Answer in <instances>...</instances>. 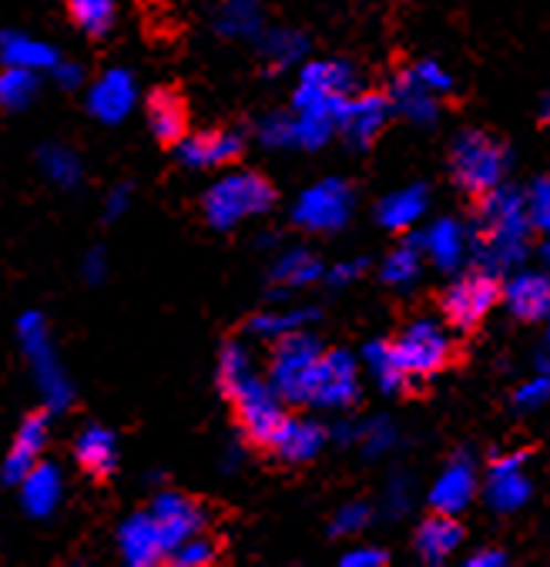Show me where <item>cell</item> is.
Instances as JSON below:
<instances>
[{"label":"cell","mask_w":550,"mask_h":567,"mask_svg":"<svg viewBox=\"0 0 550 567\" xmlns=\"http://www.w3.org/2000/svg\"><path fill=\"white\" fill-rule=\"evenodd\" d=\"M530 229L533 225L527 212V195H520L510 185H497L487 195H480L474 256L487 272H507L510 266H520V259L527 256Z\"/></svg>","instance_id":"obj_1"},{"label":"cell","mask_w":550,"mask_h":567,"mask_svg":"<svg viewBox=\"0 0 550 567\" xmlns=\"http://www.w3.org/2000/svg\"><path fill=\"white\" fill-rule=\"evenodd\" d=\"M269 205L272 185L256 172H226L205 192V218L222 233L269 212Z\"/></svg>","instance_id":"obj_2"},{"label":"cell","mask_w":550,"mask_h":567,"mask_svg":"<svg viewBox=\"0 0 550 567\" xmlns=\"http://www.w3.org/2000/svg\"><path fill=\"white\" fill-rule=\"evenodd\" d=\"M319 360H322L319 339L295 329V332L282 336L276 343V350H272V367H269L272 377H269V383L279 390V396L286 403H309Z\"/></svg>","instance_id":"obj_3"},{"label":"cell","mask_w":550,"mask_h":567,"mask_svg":"<svg viewBox=\"0 0 550 567\" xmlns=\"http://www.w3.org/2000/svg\"><path fill=\"white\" fill-rule=\"evenodd\" d=\"M450 172L464 192L487 195L490 188L504 185L507 155L484 132H464V135H457V142L450 148Z\"/></svg>","instance_id":"obj_4"},{"label":"cell","mask_w":550,"mask_h":567,"mask_svg":"<svg viewBox=\"0 0 550 567\" xmlns=\"http://www.w3.org/2000/svg\"><path fill=\"white\" fill-rule=\"evenodd\" d=\"M226 390H229V396L236 403V413H239L249 440L272 446V440L279 436L282 423L289 420L286 410H282L286 400L279 396V390L272 383L259 380L256 370L239 377V380H232V383H226Z\"/></svg>","instance_id":"obj_5"},{"label":"cell","mask_w":550,"mask_h":567,"mask_svg":"<svg viewBox=\"0 0 550 567\" xmlns=\"http://www.w3.org/2000/svg\"><path fill=\"white\" fill-rule=\"evenodd\" d=\"M18 339L21 347L31 360V370H34V383L44 396V403L51 410H64L71 403V383H68V373L61 370V360L51 347L48 339V326H44V316L41 312H24L21 322H18Z\"/></svg>","instance_id":"obj_6"},{"label":"cell","mask_w":550,"mask_h":567,"mask_svg":"<svg viewBox=\"0 0 550 567\" xmlns=\"http://www.w3.org/2000/svg\"><path fill=\"white\" fill-rule=\"evenodd\" d=\"M353 215V192L340 178H325L295 198L292 218L309 233H336Z\"/></svg>","instance_id":"obj_7"},{"label":"cell","mask_w":550,"mask_h":567,"mask_svg":"<svg viewBox=\"0 0 550 567\" xmlns=\"http://www.w3.org/2000/svg\"><path fill=\"white\" fill-rule=\"evenodd\" d=\"M393 347H396V357H399L406 377H433L450 360V336L433 319L409 322Z\"/></svg>","instance_id":"obj_8"},{"label":"cell","mask_w":550,"mask_h":567,"mask_svg":"<svg viewBox=\"0 0 550 567\" xmlns=\"http://www.w3.org/2000/svg\"><path fill=\"white\" fill-rule=\"evenodd\" d=\"M360 396V380H356V360L346 350H329L322 353L319 367H315V380H312V400L315 406L325 410H343L350 403H356Z\"/></svg>","instance_id":"obj_9"},{"label":"cell","mask_w":550,"mask_h":567,"mask_svg":"<svg viewBox=\"0 0 550 567\" xmlns=\"http://www.w3.org/2000/svg\"><path fill=\"white\" fill-rule=\"evenodd\" d=\"M497 299H500V289H497L494 272H474V276L457 279V282L447 289V296H444V312H447L450 326H457V329H474V326L494 309Z\"/></svg>","instance_id":"obj_10"},{"label":"cell","mask_w":550,"mask_h":567,"mask_svg":"<svg viewBox=\"0 0 550 567\" xmlns=\"http://www.w3.org/2000/svg\"><path fill=\"white\" fill-rule=\"evenodd\" d=\"M523 464H527L523 453H507V457L494 461L490 477L484 484V497H487L490 511L513 514L530 501V481L523 474Z\"/></svg>","instance_id":"obj_11"},{"label":"cell","mask_w":550,"mask_h":567,"mask_svg":"<svg viewBox=\"0 0 550 567\" xmlns=\"http://www.w3.org/2000/svg\"><path fill=\"white\" fill-rule=\"evenodd\" d=\"M135 97H138L135 94V78L128 71L115 68V71H104L91 84V91H87V111H91L97 122H104V125H118V122H125L132 115Z\"/></svg>","instance_id":"obj_12"},{"label":"cell","mask_w":550,"mask_h":567,"mask_svg":"<svg viewBox=\"0 0 550 567\" xmlns=\"http://www.w3.org/2000/svg\"><path fill=\"white\" fill-rule=\"evenodd\" d=\"M118 550H122V557H125L128 567H152L165 554H172L152 511L148 514H132L118 527Z\"/></svg>","instance_id":"obj_13"},{"label":"cell","mask_w":550,"mask_h":567,"mask_svg":"<svg viewBox=\"0 0 550 567\" xmlns=\"http://www.w3.org/2000/svg\"><path fill=\"white\" fill-rule=\"evenodd\" d=\"M393 101H386L383 94H360V97H346L343 111H340V132L346 135V142L353 148H366L386 125Z\"/></svg>","instance_id":"obj_14"},{"label":"cell","mask_w":550,"mask_h":567,"mask_svg":"<svg viewBox=\"0 0 550 567\" xmlns=\"http://www.w3.org/2000/svg\"><path fill=\"white\" fill-rule=\"evenodd\" d=\"M152 514H155V520H158V527H162V534H165L168 550H175L181 540L201 534V527H205L201 507H198L191 497L175 494V491L158 494V497L152 501Z\"/></svg>","instance_id":"obj_15"},{"label":"cell","mask_w":550,"mask_h":567,"mask_svg":"<svg viewBox=\"0 0 550 567\" xmlns=\"http://www.w3.org/2000/svg\"><path fill=\"white\" fill-rule=\"evenodd\" d=\"M474 494H477V471L467 457H457L444 467V474H439L436 484L429 487V504H433V511L460 514L464 507H470Z\"/></svg>","instance_id":"obj_16"},{"label":"cell","mask_w":550,"mask_h":567,"mask_svg":"<svg viewBox=\"0 0 550 567\" xmlns=\"http://www.w3.org/2000/svg\"><path fill=\"white\" fill-rule=\"evenodd\" d=\"M419 243H423L426 259H429L436 269H444V272L460 269V262H464V256H467V249H470L467 229H464L460 221H454V218H436V221L429 225V229L419 236Z\"/></svg>","instance_id":"obj_17"},{"label":"cell","mask_w":550,"mask_h":567,"mask_svg":"<svg viewBox=\"0 0 550 567\" xmlns=\"http://www.w3.org/2000/svg\"><path fill=\"white\" fill-rule=\"evenodd\" d=\"M504 302L510 309V316L517 319H547L550 312V276L543 272H517L510 276V282L504 286Z\"/></svg>","instance_id":"obj_18"},{"label":"cell","mask_w":550,"mask_h":567,"mask_svg":"<svg viewBox=\"0 0 550 567\" xmlns=\"http://www.w3.org/2000/svg\"><path fill=\"white\" fill-rule=\"evenodd\" d=\"M242 155V138L232 132H211V135H188L178 142V158L188 168H222Z\"/></svg>","instance_id":"obj_19"},{"label":"cell","mask_w":550,"mask_h":567,"mask_svg":"<svg viewBox=\"0 0 550 567\" xmlns=\"http://www.w3.org/2000/svg\"><path fill=\"white\" fill-rule=\"evenodd\" d=\"M457 514H444V511H433V517H426L416 527V554L426 564H444L464 540V527L454 520Z\"/></svg>","instance_id":"obj_20"},{"label":"cell","mask_w":550,"mask_h":567,"mask_svg":"<svg viewBox=\"0 0 550 567\" xmlns=\"http://www.w3.org/2000/svg\"><path fill=\"white\" fill-rule=\"evenodd\" d=\"M18 491H21V507L31 517H51L61 504L64 481H61V471L54 464H34L24 474V481L18 484Z\"/></svg>","instance_id":"obj_21"},{"label":"cell","mask_w":550,"mask_h":567,"mask_svg":"<svg viewBox=\"0 0 550 567\" xmlns=\"http://www.w3.org/2000/svg\"><path fill=\"white\" fill-rule=\"evenodd\" d=\"M44 443H48V416L34 413L21 423L18 436H14V446L4 461V484L24 481V474L38 464V453L44 450Z\"/></svg>","instance_id":"obj_22"},{"label":"cell","mask_w":550,"mask_h":567,"mask_svg":"<svg viewBox=\"0 0 550 567\" xmlns=\"http://www.w3.org/2000/svg\"><path fill=\"white\" fill-rule=\"evenodd\" d=\"M325 446V430L312 420H286L279 436L272 440L276 457L286 464H305Z\"/></svg>","instance_id":"obj_23"},{"label":"cell","mask_w":550,"mask_h":567,"mask_svg":"<svg viewBox=\"0 0 550 567\" xmlns=\"http://www.w3.org/2000/svg\"><path fill=\"white\" fill-rule=\"evenodd\" d=\"M74 461L81 464V471L94 474V477H107L118 464V440L112 430L104 426H87L77 433L74 440Z\"/></svg>","instance_id":"obj_24"},{"label":"cell","mask_w":550,"mask_h":567,"mask_svg":"<svg viewBox=\"0 0 550 567\" xmlns=\"http://www.w3.org/2000/svg\"><path fill=\"white\" fill-rule=\"evenodd\" d=\"M423 215H426V188L423 185H406L399 192H390L376 205V221L390 233H409Z\"/></svg>","instance_id":"obj_25"},{"label":"cell","mask_w":550,"mask_h":567,"mask_svg":"<svg viewBox=\"0 0 550 567\" xmlns=\"http://www.w3.org/2000/svg\"><path fill=\"white\" fill-rule=\"evenodd\" d=\"M390 101H393V107L399 111V115L406 122H413V125H433L436 122V111H439L436 94L426 84H419L409 71L393 84V97Z\"/></svg>","instance_id":"obj_26"},{"label":"cell","mask_w":550,"mask_h":567,"mask_svg":"<svg viewBox=\"0 0 550 567\" xmlns=\"http://www.w3.org/2000/svg\"><path fill=\"white\" fill-rule=\"evenodd\" d=\"M0 58H4V68H28V71H48L58 64V54L51 44L34 41L18 31L4 34V41H0Z\"/></svg>","instance_id":"obj_27"},{"label":"cell","mask_w":550,"mask_h":567,"mask_svg":"<svg viewBox=\"0 0 550 567\" xmlns=\"http://www.w3.org/2000/svg\"><path fill=\"white\" fill-rule=\"evenodd\" d=\"M148 128L165 145L185 138V104L172 91L152 94V101H148Z\"/></svg>","instance_id":"obj_28"},{"label":"cell","mask_w":550,"mask_h":567,"mask_svg":"<svg viewBox=\"0 0 550 567\" xmlns=\"http://www.w3.org/2000/svg\"><path fill=\"white\" fill-rule=\"evenodd\" d=\"M363 360H366V370L373 373V383L383 390V393H399L403 386H406V370H403V363H399V357H396V347L393 343H370L366 347V353H363Z\"/></svg>","instance_id":"obj_29"},{"label":"cell","mask_w":550,"mask_h":567,"mask_svg":"<svg viewBox=\"0 0 550 567\" xmlns=\"http://www.w3.org/2000/svg\"><path fill=\"white\" fill-rule=\"evenodd\" d=\"M322 276H325L322 262H319L312 252H305V249H289V252H282V256L276 259V266H272V282L289 286V289L312 286V282H319Z\"/></svg>","instance_id":"obj_30"},{"label":"cell","mask_w":550,"mask_h":567,"mask_svg":"<svg viewBox=\"0 0 550 567\" xmlns=\"http://www.w3.org/2000/svg\"><path fill=\"white\" fill-rule=\"evenodd\" d=\"M262 28V11L256 0H226L218 8V31L229 38H252Z\"/></svg>","instance_id":"obj_31"},{"label":"cell","mask_w":550,"mask_h":567,"mask_svg":"<svg viewBox=\"0 0 550 567\" xmlns=\"http://www.w3.org/2000/svg\"><path fill=\"white\" fill-rule=\"evenodd\" d=\"M299 81L305 84H315L322 91H333V94H350L353 84H356V74L346 61H312L302 68Z\"/></svg>","instance_id":"obj_32"},{"label":"cell","mask_w":550,"mask_h":567,"mask_svg":"<svg viewBox=\"0 0 550 567\" xmlns=\"http://www.w3.org/2000/svg\"><path fill=\"white\" fill-rule=\"evenodd\" d=\"M423 243H419V236H413L406 246H399V249H393L386 259H383V279L390 282V286H409L416 276H419V266H423Z\"/></svg>","instance_id":"obj_33"},{"label":"cell","mask_w":550,"mask_h":567,"mask_svg":"<svg viewBox=\"0 0 550 567\" xmlns=\"http://www.w3.org/2000/svg\"><path fill=\"white\" fill-rule=\"evenodd\" d=\"M319 312L315 309H286V312H262L252 319V336L259 339H272V343H279L282 336L302 329L305 322H312Z\"/></svg>","instance_id":"obj_34"},{"label":"cell","mask_w":550,"mask_h":567,"mask_svg":"<svg viewBox=\"0 0 550 567\" xmlns=\"http://www.w3.org/2000/svg\"><path fill=\"white\" fill-rule=\"evenodd\" d=\"M41 168L51 178V185H58V188H74L81 182V175H84L81 158L71 148H61V145L41 148Z\"/></svg>","instance_id":"obj_35"},{"label":"cell","mask_w":550,"mask_h":567,"mask_svg":"<svg viewBox=\"0 0 550 567\" xmlns=\"http://www.w3.org/2000/svg\"><path fill=\"white\" fill-rule=\"evenodd\" d=\"M68 11L74 24L87 34H107L115 24V0H68Z\"/></svg>","instance_id":"obj_36"},{"label":"cell","mask_w":550,"mask_h":567,"mask_svg":"<svg viewBox=\"0 0 550 567\" xmlns=\"http://www.w3.org/2000/svg\"><path fill=\"white\" fill-rule=\"evenodd\" d=\"M38 94V71H28V68H4L0 74V101L11 111H21L34 101Z\"/></svg>","instance_id":"obj_37"},{"label":"cell","mask_w":550,"mask_h":567,"mask_svg":"<svg viewBox=\"0 0 550 567\" xmlns=\"http://www.w3.org/2000/svg\"><path fill=\"white\" fill-rule=\"evenodd\" d=\"M262 54L276 64V68H289L295 64L302 54H305V38L289 31V28H279V31H269L262 38Z\"/></svg>","instance_id":"obj_38"},{"label":"cell","mask_w":550,"mask_h":567,"mask_svg":"<svg viewBox=\"0 0 550 567\" xmlns=\"http://www.w3.org/2000/svg\"><path fill=\"white\" fill-rule=\"evenodd\" d=\"M259 138H262V145H269V148H292V145H299V118L272 115V118L262 122Z\"/></svg>","instance_id":"obj_39"},{"label":"cell","mask_w":550,"mask_h":567,"mask_svg":"<svg viewBox=\"0 0 550 567\" xmlns=\"http://www.w3.org/2000/svg\"><path fill=\"white\" fill-rule=\"evenodd\" d=\"M215 560V544L205 537V534H195L188 540H181L175 550H172V564L175 567H205Z\"/></svg>","instance_id":"obj_40"},{"label":"cell","mask_w":550,"mask_h":567,"mask_svg":"<svg viewBox=\"0 0 550 567\" xmlns=\"http://www.w3.org/2000/svg\"><path fill=\"white\" fill-rule=\"evenodd\" d=\"M252 370H256L252 357L246 353L242 343H226L222 347V357H218V380H222V386L239 380V377H246V373H252Z\"/></svg>","instance_id":"obj_41"},{"label":"cell","mask_w":550,"mask_h":567,"mask_svg":"<svg viewBox=\"0 0 550 567\" xmlns=\"http://www.w3.org/2000/svg\"><path fill=\"white\" fill-rule=\"evenodd\" d=\"M527 212H530V225L537 233H543L550 239V182H537L527 192Z\"/></svg>","instance_id":"obj_42"},{"label":"cell","mask_w":550,"mask_h":567,"mask_svg":"<svg viewBox=\"0 0 550 567\" xmlns=\"http://www.w3.org/2000/svg\"><path fill=\"white\" fill-rule=\"evenodd\" d=\"M360 443H363L366 457H380V453H386L396 443V430H393L390 420H373V423L363 426V440Z\"/></svg>","instance_id":"obj_43"},{"label":"cell","mask_w":550,"mask_h":567,"mask_svg":"<svg viewBox=\"0 0 550 567\" xmlns=\"http://www.w3.org/2000/svg\"><path fill=\"white\" fill-rule=\"evenodd\" d=\"M547 400H550V377L547 373H537L533 380H527V383L517 386L513 406L517 410H540Z\"/></svg>","instance_id":"obj_44"},{"label":"cell","mask_w":550,"mask_h":567,"mask_svg":"<svg viewBox=\"0 0 550 567\" xmlns=\"http://www.w3.org/2000/svg\"><path fill=\"white\" fill-rule=\"evenodd\" d=\"M409 74H413L419 84H426L433 94H444V91H450V87H454V78H450L444 68H439L436 61H419V64H413V68H409Z\"/></svg>","instance_id":"obj_45"},{"label":"cell","mask_w":550,"mask_h":567,"mask_svg":"<svg viewBox=\"0 0 550 567\" xmlns=\"http://www.w3.org/2000/svg\"><path fill=\"white\" fill-rule=\"evenodd\" d=\"M366 520H370V507H366V504H346V507H340L336 517H333V534H336V537H343V534H360V530L366 527Z\"/></svg>","instance_id":"obj_46"},{"label":"cell","mask_w":550,"mask_h":567,"mask_svg":"<svg viewBox=\"0 0 550 567\" xmlns=\"http://www.w3.org/2000/svg\"><path fill=\"white\" fill-rule=\"evenodd\" d=\"M343 567H383L386 564V554L380 547H353L343 554L340 560Z\"/></svg>","instance_id":"obj_47"},{"label":"cell","mask_w":550,"mask_h":567,"mask_svg":"<svg viewBox=\"0 0 550 567\" xmlns=\"http://www.w3.org/2000/svg\"><path fill=\"white\" fill-rule=\"evenodd\" d=\"M386 507H390V514L396 517V514H403L406 507H409V484L403 481V477H396L390 487H386Z\"/></svg>","instance_id":"obj_48"},{"label":"cell","mask_w":550,"mask_h":567,"mask_svg":"<svg viewBox=\"0 0 550 567\" xmlns=\"http://www.w3.org/2000/svg\"><path fill=\"white\" fill-rule=\"evenodd\" d=\"M51 71H54V81H58L61 87H68V91H74V87L84 81V71H81V64H74V61H58Z\"/></svg>","instance_id":"obj_49"},{"label":"cell","mask_w":550,"mask_h":567,"mask_svg":"<svg viewBox=\"0 0 550 567\" xmlns=\"http://www.w3.org/2000/svg\"><path fill=\"white\" fill-rule=\"evenodd\" d=\"M360 272H363V262H360V259H356V262H340V266L329 269V286L343 289V286L356 282V279H360Z\"/></svg>","instance_id":"obj_50"},{"label":"cell","mask_w":550,"mask_h":567,"mask_svg":"<svg viewBox=\"0 0 550 567\" xmlns=\"http://www.w3.org/2000/svg\"><path fill=\"white\" fill-rule=\"evenodd\" d=\"M128 202H132V192H128L125 185H118L112 195H107V202H104V212H107V218H118V215H125Z\"/></svg>","instance_id":"obj_51"},{"label":"cell","mask_w":550,"mask_h":567,"mask_svg":"<svg viewBox=\"0 0 550 567\" xmlns=\"http://www.w3.org/2000/svg\"><path fill=\"white\" fill-rule=\"evenodd\" d=\"M104 272H107V266H104V252H101V249H91V252H87V259H84V279H87V282H101V279H104Z\"/></svg>","instance_id":"obj_52"},{"label":"cell","mask_w":550,"mask_h":567,"mask_svg":"<svg viewBox=\"0 0 550 567\" xmlns=\"http://www.w3.org/2000/svg\"><path fill=\"white\" fill-rule=\"evenodd\" d=\"M464 564H467V567H504L507 557H504L500 550H474Z\"/></svg>","instance_id":"obj_53"},{"label":"cell","mask_w":550,"mask_h":567,"mask_svg":"<svg viewBox=\"0 0 550 567\" xmlns=\"http://www.w3.org/2000/svg\"><path fill=\"white\" fill-rule=\"evenodd\" d=\"M333 436L340 440V443H356V440H363V426H356V423H336V430H333Z\"/></svg>","instance_id":"obj_54"},{"label":"cell","mask_w":550,"mask_h":567,"mask_svg":"<svg viewBox=\"0 0 550 567\" xmlns=\"http://www.w3.org/2000/svg\"><path fill=\"white\" fill-rule=\"evenodd\" d=\"M537 373H547L550 377V350H540L537 353Z\"/></svg>","instance_id":"obj_55"},{"label":"cell","mask_w":550,"mask_h":567,"mask_svg":"<svg viewBox=\"0 0 550 567\" xmlns=\"http://www.w3.org/2000/svg\"><path fill=\"white\" fill-rule=\"evenodd\" d=\"M540 262H543V266L550 269V239H547V243L540 246Z\"/></svg>","instance_id":"obj_56"},{"label":"cell","mask_w":550,"mask_h":567,"mask_svg":"<svg viewBox=\"0 0 550 567\" xmlns=\"http://www.w3.org/2000/svg\"><path fill=\"white\" fill-rule=\"evenodd\" d=\"M540 118L550 125V94H547V97H543V104H540Z\"/></svg>","instance_id":"obj_57"},{"label":"cell","mask_w":550,"mask_h":567,"mask_svg":"<svg viewBox=\"0 0 550 567\" xmlns=\"http://www.w3.org/2000/svg\"><path fill=\"white\" fill-rule=\"evenodd\" d=\"M547 336H550V312H547Z\"/></svg>","instance_id":"obj_58"}]
</instances>
